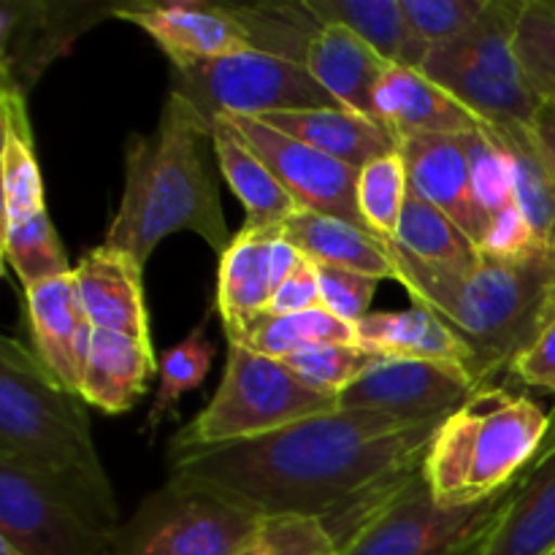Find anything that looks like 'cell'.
<instances>
[{"label": "cell", "mask_w": 555, "mask_h": 555, "mask_svg": "<svg viewBox=\"0 0 555 555\" xmlns=\"http://www.w3.org/2000/svg\"><path fill=\"white\" fill-rule=\"evenodd\" d=\"M439 423L336 410L266 437L171 450V480L258 518H318L328 531L421 469Z\"/></svg>", "instance_id": "1"}, {"label": "cell", "mask_w": 555, "mask_h": 555, "mask_svg": "<svg viewBox=\"0 0 555 555\" xmlns=\"http://www.w3.org/2000/svg\"><path fill=\"white\" fill-rule=\"evenodd\" d=\"M211 125L177 92H168L157 130L133 133L125 146V188L106 231L108 247L141 266L173 233H195L215 253L233 242L220 204Z\"/></svg>", "instance_id": "2"}, {"label": "cell", "mask_w": 555, "mask_h": 555, "mask_svg": "<svg viewBox=\"0 0 555 555\" xmlns=\"http://www.w3.org/2000/svg\"><path fill=\"white\" fill-rule=\"evenodd\" d=\"M393 280L421 307L442 320L469 350L475 383L493 379L513 366L529 345L555 293V253L537 247L520 258L482 255L466 271L434 269L388 242Z\"/></svg>", "instance_id": "3"}, {"label": "cell", "mask_w": 555, "mask_h": 555, "mask_svg": "<svg viewBox=\"0 0 555 555\" xmlns=\"http://www.w3.org/2000/svg\"><path fill=\"white\" fill-rule=\"evenodd\" d=\"M0 455L74 491L119 526L117 499L92 442L85 399L63 388L36 350L14 336L0 345Z\"/></svg>", "instance_id": "4"}, {"label": "cell", "mask_w": 555, "mask_h": 555, "mask_svg": "<svg viewBox=\"0 0 555 555\" xmlns=\"http://www.w3.org/2000/svg\"><path fill=\"white\" fill-rule=\"evenodd\" d=\"M551 412L531 396L482 385L444 417L423 461V477L442 507H472L507 496L540 459Z\"/></svg>", "instance_id": "5"}, {"label": "cell", "mask_w": 555, "mask_h": 555, "mask_svg": "<svg viewBox=\"0 0 555 555\" xmlns=\"http://www.w3.org/2000/svg\"><path fill=\"white\" fill-rule=\"evenodd\" d=\"M336 410V396L304 383L285 361L228 341L220 388L206 410L173 437L171 450L244 442Z\"/></svg>", "instance_id": "6"}, {"label": "cell", "mask_w": 555, "mask_h": 555, "mask_svg": "<svg viewBox=\"0 0 555 555\" xmlns=\"http://www.w3.org/2000/svg\"><path fill=\"white\" fill-rule=\"evenodd\" d=\"M524 3L526 0H488L469 30L434 47L423 60V74L491 128H529L540 106V95L531 90L515 49Z\"/></svg>", "instance_id": "7"}, {"label": "cell", "mask_w": 555, "mask_h": 555, "mask_svg": "<svg viewBox=\"0 0 555 555\" xmlns=\"http://www.w3.org/2000/svg\"><path fill=\"white\" fill-rule=\"evenodd\" d=\"M507 496L442 507L434 502L421 466L369 509L339 555H477Z\"/></svg>", "instance_id": "8"}, {"label": "cell", "mask_w": 555, "mask_h": 555, "mask_svg": "<svg viewBox=\"0 0 555 555\" xmlns=\"http://www.w3.org/2000/svg\"><path fill=\"white\" fill-rule=\"evenodd\" d=\"M171 92L182 95L209 125L220 117L260 119L280 112L341 108L304 65L263 52L171 68Z\"/></svg>", "instance_id": "9"}, {"label": "cell", "mask_w": 555, "mask_h": 555, "mask_svg": "<svg viewBox=\"0 0 555 555\" xmlns=\"http://www.w3.org/2000/svg\"><path fill=\"white\" fill-rule=\"evenodd\" d=\"M260 524L249 509L168 477L117 526L106 555H233Z\"/></svg>", "instance_id": "10"}, {"label": "cell", "mask_w": 555, "mask_h": 555, "mask_svg": "<svg viewBox=\"0 0 555 555\" xmlns=\"http://www.w3.org/2000/svg\"><path fill=\"white\" fill-rule=\"evenodd\" d=\"M114 531L74 491L0 455V540L25 555H106Z\"/></svg>", "instance_id": "11"}, {"label": "cell", "mask_w": 555, "mask_h": 555, "mask_svg": "<svg viewBox=\"0 0 555 555\" xmlns=\"http://www.w3.org/2000/svg\"><path fill=\"white\" fill-rule=\"evenodd\" d=\"M122 5V3H119ZM112 3H65V0H3L0 9V70L3 90L27 98L43 70L63 57L76 38L108 14Z\"/></svg>", "instance_id": "12"}, {"label": "cell", "mask_w": 555, "mask_h": 555, "mask_svg": "<svg viewBox=\"0 0 555 555\" xmlns=\"http://www.w3.org/2000/svg\"><path fill=\"white\" fill-rule=\"evenodd\" d=\"M480 385L466 369L437 361L379 358L339 393V410L379 412L404 423H439Z\"/></svg>", "instance_id": "13"}, {"label": "cell", "mask_w": 555, "mask_h": 555, "mask_svg": "<svg viewBox=\"0 0 555 555\" xmlns=\"http://www.w3.org/2000/svg\"><path fill=\"white\" fill-rule=\"evenodd\" d=\"M249 150L269 166L301 211L336 217L366 228L358 209V168L291 139L282 130L249 117H225ZM369 231V228H366Z\"/></svg>", "instance_id": "14"}, {"label": "cell", "mask_w": 555, "mask_h": 555, "mask_svg": "<svg viewBox=\"0 0 555 555\" xmlns=\"http://www.w3.org/2000/svg\"><path fill=\"white\" fill-rule=\"evenodd\" d=\"M114 16L141 27L171 68L253 52L233 3H122Z\"/></svg>", "instance_id": "15"}, {"label": "cell", "mask_w": 555, "mask_h": 555, "mask_svg": "<svg viewBox=\"0 0 555 555\" xmlns=\"http://www.w3.org/2000/svg\"><path fill=\"white\" fill-rule=\"evenodd\" d=\"M25 309L36 356L63 388L79 393L95 328L81 304L74 271L25 287Z\"/></svg>", "instance_id": "16"}, {"label": "cell", "mask_w": 555, "mask_h": 555, "mask_svg": "<svg viewBox=\"0 0 555 555\" xmlns=\"http://www.w3.org/2000/svg\"><path fill=\"white\" fill-rule=\"evenodd\" d=\"M399 152L404 157L410 193L444 211L482 253L491 222L472 193L461 135H410L399 141Z\"/></svg>", "instance_id": "17"}, {"label": "cell", "mask_w": 555, "mask_h": 555, "mask_svg": "<svg viewBox=\"0 0 555 555\" xmlns=\"http://www.w3.org/2000/svg\"><path fill=\"white\" fill-rule=\"evenodd\" d=\"M141 271L144 266L139 260L108 244L81 255L74 280L92 328L152 341Z\"/></svg>", "instance_id": "18"}, {"label": "cell", "mask_w": 555, "mask_h": 555, "mask_svg": "<svg viewBox=\"0 0 555 555\" xmlns=\"http://www.w3.org/2000/svg\"><path fill=\"white\" fill-rule=\"evenodd\" d=\"M374 112L396 141L410 135H464L482 125L444 87L406 65H388L374 92Z\"/></svg>", "instance_id": "19"}, {"label": "cell", "mask_w": 555, "mask_h": 555, "mask_svg": "<svg viewBox=\"0 0 555 555\" xmlns=\"http://www.w3.org/2000/svg\"><path fill=\"white\" fill-rule=\"evenodd\" d=\"M540 459L520 477L477 555H551L555 551V410Z\"/></svg>", "instance_id": "20"}, {"label": "cell", "mask_w": 555, "mask_h": 555, "mask_svg": "<svg viewBox=\"0 0 555 555\" xmlns=\"http://www.w3.org/2000/svg\"><path fill=\"white\" fill-rule=\"evenodd\" d=\"M280 228L274 231H242L233 236L220 255L217 271V312L225 325L228 341H236L269 314L271 296L276 291L271 247Z\"/></svg>", "instance_id": "21"}, {"label": "cell", "mask_w": 555, "mask_h": 555, "mask_svg": "<svg viewBox=\"0 0 555 555\" xmlns=\"http://www.w3.org/2000/svg\"><path fill=\"white\" fill-rule=\"evenodd\" d=\"M304 68L341 108L379 122L374 112V92L388 63L356 33L341 25L320 27L307 49Z\"/></svg>", "instance_id": "22"}, {"label": "cell", "mask_w": 555, "mask_h": 555, "mask_svg": "<svg viewBox=\"0 0 555 555\" xmlns=\"http://www.w3.org/2000/svg\"><path fill=\"white\" fill-rule=\"evenodd\" d=\"M152 374H157L152 341L95 328L79 396L106 415H122L144 399Z\"/></svg>", "instance_id": "23"}, {"label": "cell", "mask_w": 555, "mask_h": 555, "mask_svg": "<svg viewBox=\"0 0 555 555\" xmlns=\"http://www.w3.org/2000/svg\"><path fill=\"white\" fill-rule=\"evenodd\" d=\"M211 139H215L217 166H220L228 188L233 190V195L242 201L244 211H247L244 228L274 231L301 211L296 198L282 188L280 179L249 150L247 141L238 135V130L225 117L211 122Z\"/></svg>", "instance_id": "24"}, {"label": "cell", "mask_w": 555, "mask_h": 555, "mask_svg": "<svg viewBox=\"0 0 555 555\" xmlns=\"http://www.w3.org/2000/svg\"><path fill=\"white\" fill-rule=\"evenodd\" d=\"M260 122L282 130L301 144L336 157L361 171L366 163L399 150L388 128L347 108H309V112H280L260 117Z\"/></svg>", "instance_id": "25"}, {"label": "cell", "mask_w": 555, "mask_h": 555, "mask_svg": "<svg viewBox=\"0 0 555 555\" xmlns=\"http://www.w3.org/2000/svg\"><path fill=\"white\" fill-rule=\"evenodd\" d=\"M280 233L312 263L358 271L374 280H393L388 242L366 228L314 211H298L285 225H280Z\"/></svg>", "instance_id": "26"}, {"label": "cell", "mask_w": 555, "mask_h": 555, "mask_svg": "<svg viewBox=\"0 0 555 555\" xmlns=\"http://www.w3.org/2000/svg\"><path fill=\"white\" fill-rule=\"evenodd\" d=\"M356 345L379 358L455 363L469 372V350L439 318L421 307L369 312L356 325Z\"/></svg>", "instance_id": "27"}, {"label": "cell", "mask_w": 555, "mask_h": 555, "mask_svg": "<svg viewBox=\"0 0 555 555\" xmlns=\"http://www.w3.org/2000/svg\"><path fill=\"white\" fill-rule=\"evenodd\" d=\"M320 25H341L356 33L388 65L423 68L428 49L415 38L401 0H304Z\"/></svg>", "instance_id": "28"}, {"label": "cell", "mask_w": 555, "mask_h": 555, "mask_svg": "<svg viewBox=\"0 0 555 555\" xmlns=\"http://www.w3.org/2000/svg\"><path fill=\"white\" fill-rule=\"evenodd\" d=\"M0 103H3V225H16L49 215V209L43 198L36 141L27 119V98L3 90Z\"/></svg>", "instance_id": "29"}, {"label": "cell", "mask_w": 555, "mask_h": 555, "mask_svg": "<svg viewBox=\"0 0 555 555\" xmlns=\"http://www.w3.org/2000/svg\"><path fill=\"white\" fill-rule=\"evenodd\" d=\"M393 244L410 258L434 269L466 271L482 258L480 247L444 211L417 198L415 193L406 195Z\"/></svg>", "instance_id": "30"}, {"label": "cell", "mask_w": 555, "mask_h": 555, "mask_svg": "<svg viewBox=\"0 0 555 555\" xmlns=\"http://www.w3.org/2000/svg\"><path fill=\"white\" fill-rule=\"evenodd\" d=\"M496 133L502 135L513 166L515 204L524 211L537 244L555 253V177L551 166L526 125L496 128Z\"/></svg>", "instance_id": "31"}, {"label": "cell", "mask_w": 555, "mask_h": 555, "mask_svg": "<svg viewBox=\"0 0 555 555\" xmlns=\"http://www.w3.org/2000/svg\"><path fill=\"white\" fill-rule=\"evenodd\" d=\"M236 341L249 347V350L260 352V356L280 358L282 361V358L296 356V352L304 350H314V347L356 345V325L334 318L323 307L298 314H282V318L263 314Z\"/></svg>", "instance_id": "32"}, {"label": "cell", "mask_w": 555, "mask_h": 555, "mask_svg": "<svg viewBox=\"0 0 555 555\" xmlns=\"http://www.w3.org/2000/svg\"><path fill=\"white\" fill-rule=\"evenodd\" d=\"M233 11L247 30L253 52L274 54L298 65H304L309 43L323 27L304 0L301 3H233Z\"/></svg>", "instance_id": "33"}, {"label": "cell", "mask_w": 555, "mask_h": 555, "mask_svg": "<svg viewBox=\"0 0 555 555\" xmlns=\"http://www.w3.org/2000/svg\"><path fill=\"white\" fill-rule=\"evenodd\" d=\"M206 323H209V314L182 341L168 347L157 361V379L160 383H157L155 401H152V410L146 415V431H155L168 415H173L179 401L193 393L195 388H201L206 374L211 372L217 347L206 336Z\"/></svg>", "instance_id": "34"}, {"label": "cell", "mask_w": 555, "mask_h": 555, "mask_svg": "<svg viewBox=\"0 0 555 555\" xmlns=\"http://www.w3.org/2000/svg\"><path fill=\"white\" fill-rule=\"evenodd\" d=\"M461 144H464L466 163H469L472 193H475L477 206L488 217V222L518 206L515 204L513 166H509L507 146H504L496 128L480 125L477 130L461 135Z\"/></svg>", "instance_id": "35"}, {"label": "cell", "mask_w": 555, "mask_h": 555, "mask_svg": "<svg viewBox=\"0 0 555 555\" xmlns=\"http://www.w3.org/2000/svg\"><path fill=\"white\" fill-rule=\"evenodd\" d=\"M406 195H410V179L399 150L366 163L358 171V209L369 231L385 242H393Z\"/></svg>", "instance_id": "36"}, {"label": "cell", "mask_w": 555, "mask_h": 555, "mask_svg": "<svg viewBox=\"0 0 555 555\" xmlns=\"http://www.w3.org/2000/svg\"><path fill=\"white\" fill-rule=\"evenodd\" d=\"M3 258L22 287L74 271L49 215L16 222V225H3Z\"/></svg>", "instance_id": "37"}, {"label": "cell", "mask_w": 555, "mask_h": 555, "mask_svg": "<svg viewBox=\"0 0 555 555\" xmlns=\"http://www.w3.org/2000/svg\"><path fill=\"white\" fill-rule=\"evenodd\" d=\"M515 49L531 90L540 101H555V0H526Z\"/></svg>", "instance_id": "38"}, {"label": "cell", "mask_w": 555, "mask_h": 555, "mask_svg": "<svg viewBox=\"0 0 555 555\" xmlns=\"http://www.w3.org/2000/svg\"><path fill=\"white\" fill-rule=\"evenodd\" d=\"M282 361L307 385L339 399L341 390H347L361 374H366L379 361V356H372L358 345H325L296 352Z\"/></svg>", "instance_id": "39"}, {"label": "cell", "mask_w": 555, "mask_h": 555, "mask_svg": "<svg viewBox=\"0 0 555 555\" xmlns=\"http://www.w3.org/2000/svg\"><path fill=\"white\" fill-rule=\"evenodd\" d=\"M233 555H339V547L318 518H263Z\"/></svg>", "instance_id": "40"}, {"label": "cell", "mask_w": 555, "mask_h": 555, "mask_svg": "<svg viewBox=\"0 0 555 555\" xmlns=\"http://www.w3.org/2000/svg\"><path fill=\"white\" fill-rule=\"evenodd\" d=\"M486 5L488 0H401L406 25L428 52L469 30Z\"/></svg>", "instance_id": "41"}, {"label": "cell", "mask_w": 555, "mask_h": 555, "mask_svg": "<svg viewBox=\"0 0 555 555\" xmlns=\"http://www.w3.org/2000/svg\"><path fill=\"white\" fill-rule=\"evenodd\" d=\"M320 271V304L325 312L345 323L358 325L369 314L372 298L383 280H374L369 274L347 269H331V266H318Z\"/></svg>", "instance_id": "42"}, {"label": "cell", "mask_w": 555, "mask_h": 555, "mask_svg": "<svg viewBox=\"0 0 555 555\" xmlns=\"http://www.w3.org/2000/svg\"><path fill=\"white\" fill-rule=\"evenodd\" d=\"M507 374H513L518 383L529 385V388L555 393V293L547 301L545 314L531 334L529 345L515 356Z\"/></svg>", "instance_id": "43"}, {"label": "cell", "mask_w": 555, "mask_h": 555, "mask_svg": "<svg viewBox=\"0 0 555 555\" xmlns=\"http://www.w3.org/2000/svg\"><path fill=\"white\" fill-rule=\"evenodd\" d=\"M320 307H323V304H320L318 263H312L309 258H301L296 269L285 276V282H282L274 291V296H271L269 314L282 318V314H298Z\"/></svg>", "instance_id": "44"}, {"label": "cell", "mask_w": 555, "mask_h": 555, "mask_svg": "<svg viewBox=\"0 0 555 555\" xmlns=\"http://www.w3.org/2000/svg\"><path fill=\"white\" fill-rule=\"evenodd\" d=\"M529 130L531 135H534L537 146H540V152L545 155L547 166H551L555 177V101H540Z\"/></svg>", "instance_id": "45"}, {"label": "cell", "mask_w": 555, "mask_h": 555, "mask_svg": "<svg viewBox=\"0 0 555 555\" xmlns=\"http://www.w3.org/2000/svg\"><path fill=\"white\" fill-rule=\"evenodd\" d=\"M0 555H25V553H20L14 545H9V542L0 540Z\"/></svg>", "instance_id": "46"}, {"label": "cell", "mask_w": 555, "mask_h": 555, "mask_svg": "<svg viewBox=\"0 0 555 555\" xmlns=\"http://www.w3.org/2000/svg\"><path fill=\"white\" fill-rule=\"evenodd\" d=\"M551 555H555V551H553V553H551Z\"/></svg>", "instance_id": "47"}]
</instances>
